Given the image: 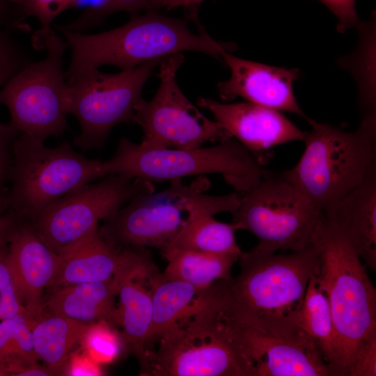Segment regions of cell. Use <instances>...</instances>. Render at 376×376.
Masks as SVG:
<instances>
[{"label": "cell", "mask_w": 376, "mask_h": 376, "mask_svg": "<svg viewBox=\"0 0 376 376\" xmlns=\"http://www.w3.org/2000/svg\"><path fill=\"white\" fill-rule=\"evenodd\" d=\"M235 277L215 282L222 311L240 327L274 335L301 330L305 293L319 269V256L311 244L290 253L242 252Z\"/></svg>", "instance_id": "cell-1"}, {"label": "cell", "mask_w": 376, "mask_h": 376, "mask_svg": "<svg viewBox=\"0 0 376 376\" xmlns=\"http://www.w3.org/2000/svg\"><path fill=\"white\" fill-rule=\"evenodd\" d=\"M148 376H254L213 284L201 290L140 363Z\"/></svg>", "instance_id": "cell-2"}, {"label": "cell", "mask_w": 376, "mask_h": 376, "mask_svg": "<svg viewBox=\"0 0 376 376\" xmlns=\"http://www.w3.org/2000/svg\"><path fill=\"white\" fill-rule=\"evenodd\" d=\"M57 29L72 52L65 72L68 81L104 65L128 70L185 51L201 52L219 60L224 51L236 47L233 43L215 40L204 28L194 33L186 21L155 12L134 14L126 24L97 34Z\"/></svg>", "instance_id": "cell-3"}, {"label": "cell", "mask_w": 376, "mask_h": 376, "mask_svg": "<svg viewBox=\"0 0 376 376\" xmlns=\"http://www.w3.org/2000/svg\"><path fill=\"white\" fill-rule=\"evenodd\" d=\"M311 244L318 253L317 279L334 322L336 358L330 375L349 376L358 349L376 332V290L359 254L333 219L322 215Z\"/></svg>", "instance_id": "cell-4"}, {"label": "cell", "mask_w": 376, "mask_h": 376, "mask_svg": "<svg viewBox=\"0 0 376 376\" xmlns=\"http://www.w3.org/2000/svg\"><path fill=\"white\" fill-rule=\"evenodd\" d=\"M306 120L311 129L305 132L304 152L281 174L328 216L376 164V113L363 116L352 132Z\"/></svg>", "instance_id": "cell-5"}, {"label": "cell", "mask_w": 376, "mask_h": 376, "mask_svg": "<svg viewBox=\"0 0 376 376\" xmlns=\"http://www.w3.org/2000/svg\"><path fill=\"white\" fill-rule=\"evenodd\" d=\"M107 175L118 174L152 182L219 173L235 191L245 194L269 173L238 141L232 138L210 147L153 148L122 138L113 156L103 161Z\"/></svg>", "instance_id": "cell-6"}, {"label": "cell", "mask_w": 376, "mask_h": 376, "mask_svg": "<svg viewBox=\"0 0 376 376\" xmlns=\"http://www.w3.org/2000/svg\"><path fill=\"white\" fill-rule=\"evenodd\" d=\"M33 42L45 49V58L29 63L9 79L0 91V103L10 111L14 131L44 142L67 127L68 84L62 61L68 47L51 28L36 31Z\"/></svg>", "instance_id": "cell-7"}, {"label": "cell", "mask_w": 376, "mask_h": 376, "mask_svg": "<svg viewBox=\"0 0 376 376\" xmlns=\"http://www.w3.org/2000/svg\"><path fill=\"white\" fill-rule=\"evenodd\" d=\"M10 208L31 220L45 207L107 175L103 161L88 159L67 142L55 148L20 134L13 143Z\"/></svg>", "instance_id": "cell-8"}, {"label": "cell", "mask_w": 376, "mask_h": 376, "mask_svg": "<svg viewBox=\"0 0 376 376\" xmlns=\"http://www.w3.org/2000/svg\"><path fill=\"white\" fill-rule=\"evenodd\" d=\"M231 224L258 239L256 250L299 251L311 245L322 212L281 173L269 171L240 198Z\"/></svg>", "instance_id": "cell-9"}, {"label": "cell", "mask_w": 376, "mask_h": 376, "mask_svg": "<svg viewBox=\"0 0 376 376\" xmlns=\"http://www.w3.org/2000/svg\"><path fill=\"white\" fill-rule=\"evenodd\" d=\"M164 59L115 74L91 70L67 81L68 113L77 118L81 128L74 145L84 151L100 148L113 127L132 122L142 88Z\"/></svg>", "instance_id": "cell-10"}, {"label": "cell", "mask_w": 376, "mask_h": 376, "mask_svg": "<svg viewBox=\"0 0 376 376\" xmlns=\"http://www.w3.org/2000/svg\"><path fill=\"white\" fill-rule=\"evenodd\" d=\"M155 191L153 182L109 174L82 185L45 207L31 226L56 254L99 230L105 220L134 198Z\"/></svg>", "instance_id": "cell-11"}, {"label": "cell", "mask_w": 376, "mask_h": 376, "mask_svg": "<svg viewBox=\"0 0 376 376\" xmlns=\"http://www.w3.org/2000/svg\"><path fill=\"white\" fill-rule=\"evenodd\" d=\"M184 60L181 53L159 63V86L155 96L140 98L132 122L143 132L141 143L153 148L191 149L206 142H225L230 134L217 121L203 115L184 95L176 81V73Z\"/></svg>", "instance_id": "cell-12"}, {"label": "cell", "mask_w": 376, "mask_h": 376, "mask_svg": "<svg viewBox=\"0 0 376 376\" xmlns=\"http://www.w3.org/2000/svg\"><path fill=\"white\" fill-rule=\"evenodd\" d=\"M198 182L185 185L180 180H174L160 192L134 198L104 220L99 228L100 235L116 248L154 247L161 250L182 226L188 209L210 200V195L203 194L205 186Z\"/></svg>", "instance_id": "cell-13"}, {"label": "cell", "mask_w": 376, "mask_h": 376, "mask_svg": "<svg viewBox=\"0 0 376 376\" xmlns=\"http://www.w3.org/2000/svg\"><path fill=\"white\" fill-rule=\"evenodd\" d=\"M58 258L49 288L123 277L154 263L145 247L116 248L101 237L99 230L63 249Z\"/></svg>", "instance_id": "cell-14"}, {"label": "cell", "mask_w": 376, "mask_h": 376, "mask_svg": "<svg viewBox=\"0 0 376 376\" xmlns=\"http://www.w3.org/2000/svg\"><path fill=\"white\" fill-rule=\"evenodd\" d=\"M235 325L254 376L329 375L317 341L303 330L274 335Z\"/></svg>", "instance_id": "cell-15"}, {"label": "cell", "mask_w": 376, "mask_h": 376, "mask_svg": "<svg viewBox=\"0 0 376 376\" xmlns=\"http://www.w3.org/2000/svg\"><path fill=\"white\" fill-rule=\"evenodd\" d=\"M197 104L210 111L214 120L263 165L267 152L288 142L303 141L305 132L281 111L247 102L224 104L200 97Z\"/></svg>", "instance_id": "cell-16"}, {"label": "cell", "mask_w": 376, "mask_h": 376, "mask_svg": "<svg viewBox=\"0 0 376 376\" xmlns=\"http://www.w3.org/2000/svg\"><path fill=\"white\" fill-rule=\"evenodd\" d=\"M221 58L230 70L228 79L219 82L217 90L223 101L241 97L248 102L279 111L308 117L299 107L293 92L297 69L271 66L238 58L224 51Z\"/></svg>", "instance_id": "cell-17"}, {"label": "cell", "mask_w": 376, "mask_h": 376, "mask_svg": "<svg viewBox=\"0 0 376 376\" xmlns=\"http://www.w3.org/2000/svg\"><path fill=\"white\" fill-rule=\"evenodd\" d=\"M8 264L18 299L30 322L45 309L43 292L55 276L58 258L35 232L23 222L8 242Z\"/></svg>", "instance_id": "cell-18"}, {"label": "cell", "mask_w": 376, "mask_h": 376, "mask_svg": "<svg viewBox=\"0 0 376 376\" xmlns=\"http://www.w3.org/2000/svg\"><path fill=\"white\" fill-rule=\"evenodd\" d=\"M326 217L334 220L365 264L375 270L376 164L370 168L361 182L343 197L333 212Z\"/></svg>", "instance_id": "cell-19"}, {"label": "cell", "mask_w": 376, "mask_h": 376, "mask_svg": "<svg viewBox=\"0 0 376 376\" xmlns=\"http://www.w3.org/2000/svg\"><path fill=\"white\" fill-rule=\"evenodd\" d=\"M159 273L155 265L135 272L125 277L117 297L116 325L127 350L142 361L152 316V283Z\"/></svg>", "instance_id": "cell-20"}, {"label": "cell", "mask_w": 376, "mask_h": 376, "mask_svg": "<svg viewBox=\"0 0 376 376\" xmlns=\"http://www.w3.org/2000/svg\"><path fill=\"white\" fill-rule=\"evenodd\" d=\"M126 276L52 288L45 308L86 324L104 320L116 325L115 298Z\"/></svg>", "instance_id": "cell-21"}, {"label": "cell", "mask_w": 376, "mask_h": 376, "mask_svg": "<svg viewBox=\"0 0 376 376\" xmlns=\"http://www.w3.org/2000/svg\"><path fill=\"white\" fill-rule=\"evenodd\" d=\"M88 324L46 308L31 322L33 345L38 360L56 375L80 345Z\"/></svg>", "instance_id": "cell-22"}, {"label": "cell", "mask_w": 376, "mask_h": 376, "mask_svg": "<svg viewBox=\"0 0 376 376\" xmlns=\"http://www.w3.org/2000/svg\"><path fill=\"white\" fill-rule=\"evenodd\" d=\"M217 212L216 207L212 205L190 207L182 226L164 248L240 256L243 251L236 242L235 228L231 223L214 219L213 215L217 214Z\"/></svg>", "instance_id": "cell-23"}, {"label": "cell", "mask_w": 376, "mask_h": 376, "mask_svg": "<svg viewBox=\"0 0 376 376\" xmlns=\"http://www.w3.org/2000/svg\"><path fill=\"white\" fill-rule=\"evenodd\" d=\"M168 264L164 278L194 285L199 291L219 280L231 277L233 265L240 256L230 253H214L166 247L161 249Z\"/></svg>", "instance_id": "cell-24"}, {"label": "cell", "mask_w": 376, "mask_h": 376, "mask_svg": "<svg viewBox=\"0 0 376 376\" xmlns=\"http://www.w3.org/2000/svg\"><path fill=\"white\" fill-rule=\"evenodd\" d=\"M199 292L188 283L164 278L162 273L156 276L152 283V322L144 354L175 324Z\"/></svg>", "instance_id": "cell-25"}, {"label": "cell", "mask_w": 376, "mask_h": 376, "mask_svg": "<svg viewBox=\"0 0 376 376\" xmlns=\"http://www.w3.org/2000/svg\"><path fill=\"white\" fill-rule=\"evenodd\" d=\"M317 274L310 279L301 315V329L315 340L327 363L329 375L336 358L335 332L330 305L319 286Z\"/></svg>", "instance_id": "cell-26"}, {"label": "cell", "mask_w": 376, "mask_h": 376, "mask_svg": "<svg viewBox=\"0 0 376 376\" xmlns=\"http://www.w3.org/2000/svg\"><path fill=\"white\" fill-rule=\"evenodd\" d=\"M31 322L26 313L1 320L0 322V366L7 375L19 376L37 364Z\"/></svg>", "instance_id": "cell-27"}, {"label": "cell", "mask_w": 376, "mask_h": 376, "mask_svg": "<svg viewBox=\"0 0 376 376\" xmlns=\"http://www.w3.org/2000/svg\"><path fill=\"white\" fill-rule=\"evenodd\" d=\"M80 346L83 352L100 365L114 361L127 350L121 333L104 320L88 324Z\"/></svg>", "instance_id": "cell-28"}, {"label": "cell", "mask_w": 376, "mask_h": 376, "mask_svg": "<svg viewBox=\"0 0 376 376\" xmlns=\"http://www.w3.org/2000/svg\"><path fill=\"white\" fill-rule=\"evenodd\" d=\"M8 244L0 246V320L26 313L19 301L13 275L10 270L7 254Z\"/></svg>", "instance_id": "cell-29"}, {"label": "cell", "mask_w": 376, "mask_h": 376, "mask_svg": "<svg viewBox=\"0 0 376 376\" xmlns=\"http://www.w3.org/2000/svg\"><path fill=\"white\" fill-rule=\"evenodd\" d=\"M82 9V14L67 25H56V29L82 33L114 13L113 0H74L71 8Z\"/></svg>", "instance_id": "cell-30"}, {"label": "cell", "mask_w": 376, "mask_h": 376, "mask_svg": "<svg viewBox=\"0 0 376 376\" xmlns=\"http://www.w3.org/2000/svg\"><path fill=\"white\" fill-rule=\"evenodd\" d=\"M24 15L36 17L42 29L50 28L53 20L64 10L71 8L74 0H10Z\"/></svg>", "instance_id": "cell-31"}, {"label": "cell", "mask_w": 376, "mask_h": 376, "mask_svg": "<svg viewBox=\"0 0 376 376\" xmlns=\"http://www.w3.org/2000/svg\"><path fill=\"white\" fill-rule=\"evenodd\" d=\"M29 63L22 49L0 31V86L4 85Z\"/></svg>", "instance_id": "cell-32"}, {"label": "cell", "mask_w": 376, "mask_h": 376, "mask_svg": "<svg viewBox=\"0 0 376 376\" xmlns=\"http://www.w3.org/2000/svg\"><path fill=\"white\" fill-rule=\"evenodd\" d=\"M375 375L376 332H374L358 349L349 376Z\"/></svg>", "instance_id": "cell-33"}, {"label": "cell", "mask_w": 376, "mask_h": 376, "mask_svg": "<svg viewBox=\"0 0 376 376\" xmlns=\"http://www.w3.org/2000/svg\"><path fill=\"white\" fill-rule=\"evenodd\" d=\"M324 3L338 19L337 30L345 32L359 24L355 9V0H319Z\"/></svg>", "instance_id": "cell-34"}, {"label": "cell", "mask_w": 376, "mask_h": 376, "mask_svg": "<svg viewBox=\"0 0 376 376\" xmlns=\"http://www.w3.org/2000/svg\"><path fill=\"white\" fill-rule=\"evenodd\" d=\"M67 375H102L100 364L95 362L84 352H73L63 370Z\"/></svg>", "instance_id": "cell-35"}, {"label": "cell", "mask_w": 376, "mask_h": 376, "mask_svg": "<svg viewBox=\"0 0 376 376\" xmlns=\"http://www.w3.org/2000/svg\"><path fill=\"white\" fill-rule=\"evenodd\" d=\"M164 0H113V11L135 14L141 10L155 12L163 7Z\"/></svg>", "instance_id": "cell-36"}, {"label": "cell", "mask_w": 376, "mask_h": 376, "mask_svg": "<svg viewBox=\"0 0 376 376\" xmlns=\"http://www.w3.org/2000/svg\"><path fill=\"white\" fill-rule=\"evenodd\" d=\"M23 219L20 214L11 208L0 216V246L8 244L13 233Z\"/></svg>", "instance_id": "cell-37"}, {"label": "cell", "mask_w": 376, "mask_h": 376, "mask_svg": "<svg viewBox=\"0 0 376 376\" xmlns=\"http://www.w3.org/2000/svg\"><path fill=\"white\" fill-rule=\"evenodd\" d=\"M204 0H164L163 7L167 10L174 8L182 7L186 11L187 17L194 22L198 29L203 28L198 19V10Z\"/></svg>", "instance_id": "cell-38"}, {"label": "cell", "mask_w": 376, "mask_h": 376, "mask_svg": "<svg viewBox=\"0 0 376 376\" xmlns=\"http://www.w3.org/2000/svg\"><path fill=\"white\" fill-rule=\"evenodd\" d=\"M8 142L0 140V182L8 169V155L6 146Z\"/></svg>", "instance_id": "cell-39"}, {"label": "cell", "mask_w": 376, "mask_h": 376, "mask_svg": "<svg viewBox=\"0 0 376 376\" xmlns=\"http://www.w3.org/2000/svg\"><path fill=\"white\" fill-rule=\"evenodd\" d=\"M18 132L14 131L10 125L1 124L0 123V140L9 142L15 138Z\"/></svg>", "instance_id": "cell-40"}, {"label": "cell", "mask_w": 376, "mask_h": 376, "mask_svg": "<svg viewBox=\"0 0 376 376\" xmlns=\"http://www.w3.org/2000/svg\"><path fill=\"white\" fill-rule=\"evenodd\" d=\"M11 3L10 0H0V21L3 22L8 9V5Z\"/></svg>", "instance_id": "cell-41"}, {"label": "cell", "mask_w": 376, "mask_h": 376, "mask_svg": "<svg viewBox=\"0 0 376 376\" xmlns=\"http://www.w3.org/2000/svg\"><path fill=\"white\" fill-rule=\"evenodd\" d=\"M8 208H10L8 198L2 197L0 195V216L4 214Z\"/></svg>", "instance_id": "cell-42"}, {"label": "cell", "mask_w": 376, "mask_h": 376, "mask_svg": "<svg viewBox=\"0 0 376 376\" xmlns=\"http://www.w3.org/2000/svg\"><path fill=\"white\" fill-rule=\"evenodd\" d=\"M7 375L3 368L0 366V376Z\"/></svg>", "instance_id": "cell-43"}, {"label": "cell", "mask_w": 376, "mask_h": 376, "mask_svg": "<svg viewBox=\"0 0 376 376\" xmlns=\"http://www.w3.org/2000/svg\"><path fill=\"white\" fill-rule=\"evenodd\" d=\"M0 303H1V295H0Z\"/></svg>", "instance_id": "cell-44"}]
</instances>
